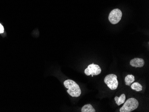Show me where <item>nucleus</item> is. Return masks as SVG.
<instances>
[{
    "label": "nucleus",
    "instance_id": "1",
    "mask_svg": "<svg viewBox=\"0 0 149 112\" xmlns=\"http://www.w3.org/2000/svg\"><path fill=\"white\" fill-rule=\"evenodd\" d=\"M64 86L68 88V93L72 97H79L81 93L78 84L72 80H67L64 82Z\"/></svg>",
    "mask_w": 149,
    "mask_h": 112
},
{
    "label": "nucleus",
    "instance_id": "2",
    "mask_svg": "<svg viewBox=\"0 0 149 112\" xmlns=\"http://www.w3.org/2000/svg\"><path fill=\"white\" fill-rule=\"evenodd\" d=\"M120 109V112H130L137 109L139 105V102L134 98L129 99Z\"/></svg>",
    "mask_w": 149,
    "mask_h": 112
},
{
    "label": "nucleus",
    "instance_id": "3",
    "mask_svg": "<svg viewBox=\"0 0 149 112\" xmlns=\"http://www.w3.org/2000/svg\"><path fill=\"white\" fill-rule=\"evenodd\" d=\"M118 77L115 74H109L105 77L104 79V83L107 84V86L111 90L117 89L118 85Z\"/></svg>",
    "mask_w": 149,
    "mask_h": 112
},
{
    "label": "nucleus",
    "instance_id": "4",
    "mask_svg": "<svg viewBox=\"0 0 149 112\" xmlns=\"http://www.w3.org/2000/svg\"><path fill=\"white\" fill-rule=\"evenodd\" d=\"M123 16V13L119 9L113 10L109 14V22L113 24H116L118 23Z\"/></svg>",
    "mask_w": 149,
    "mask_h": 112
},
{
    "label": "nucleus",
    "instance_id": "5",
    "mask_svg": "<svg viewBox=\"0 0 149 112\" xmlns=\"http://www.w3.org/2000/svg\"><path fill=\"white\" fill-rule=\"evenodd\" d=\"M101 69L98 65L95 64L94 63L90 64L88 66V67L85 69L84 73L87 76H89L92 75H98L101 73Z\"/></svg>",
    "mask_w": 149,
    "mask_h": 112
},
{
    "label": "nucleus",
    "instance_id": "6",
    "mask_svg": "<svg viewBox=\"0 0 149 112\" xmlns=\"http://www.w3.org/2000/svg\"><path fill=\"white\" fill-rule=\"evenodd\" d=\"M145 62L143 58H135L131 60L130 64L132 67H141L143 66Z\"/></svg>",
    "mask_w": 149,
    "mask_h": 112
},
{
    "label": "nucleus",
    "instance_id": "7",
    "mask_svg": "<svg viewBox=\"0 0 149 112\" xmlns=\"http://www.w3.org/2000/svg\"><path fill=\"white\" fill-rule=\"evenodd\" d=\"M82 112H95L96 110L91 104H85L81 109Z\"/></svg>",
    "mask_w": 149,
    "mask_h": 112
},
{
    "label": "nucleus",
    "instance_id": "8",
    "mask_svg": "<svg viewBox=\"0 0 149 112\" xmlns=\"http://www.w3.org/2000/svg\"><path fill=\"white\" fill-rule=\"evenodd\" d=\"M115 101L116 102V104L118 106L120 104H123L125 102V94H121L120 97H116L114 98Z\"/></svg>",
    "mask_w": 149,
    "mask_h": 112
},
{
    "label": "nucleus",
    "instance_id": "9",
    "mask_svg": "<svg viewBox=\"0 0 149 112\" xmlns=\"http://www.w3.org/2000/svg\"><path fill=\"white\" fill-rule=\"evenodd\" d=\"M135 81V77L133 75H128L126 76L125 79V84L128 86H130V84L134 82Z\"/></svg>",
    "mask_w": 149,
    "mask_h": 112
},
{
    "label": "nucleus",
    "instance_id": "10",
    "mask_svg": "<svg viewBox=\"0 0 149 112\" xmlns=\"http://www.w3.org/2000/svg\"><path fill=\"white\" fill-rule=\"evenodd\" d=\"M131 88L137 92H139L143 90V87L141 84L138 82H135L132 83L131 86Z\"/></svg>",
    "mask_w": 149,
    "mask_h": 112
},
{
    "label": "nucleus",
    "instance_id": "11",
    "mask_svg": "<svg viewBox=\"0 0 149 112\" xmlns=\"http://www.w3.org/2000/svg\"><path fill=\"white\" fill-rule=\"evenodd\" d=\"M4 32V27L0 23V34H2Z\"/></svg>",
    "mask_w": 149,
    "mask_h": 112
}]
</instances>
